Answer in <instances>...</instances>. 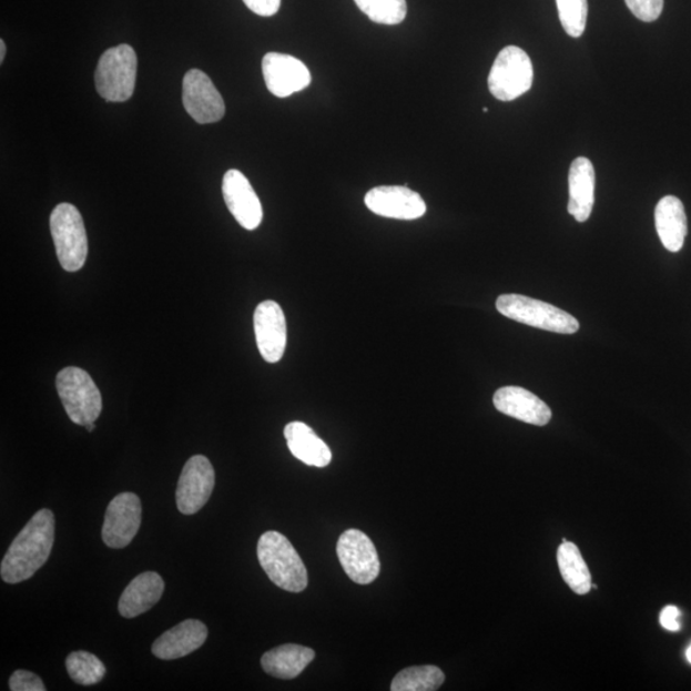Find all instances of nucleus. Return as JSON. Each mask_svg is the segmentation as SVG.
Wrapping results in <instances>:
<instances>
[{
  "label": "nucleus",
  "mask_w": 691,
  "mask_h": 691,
  "mask_svg": "<svg viewBox=\"0 0 691 691\" xmlns=\"http://www.w3.org/2000/svg\"><path fill=\"white\" fill-rule=\"evenodd\" d=\"M54 539V514L47 509L38 511L8 548L0 566L3 581L19 585L33 577L52 553Z\"/></svg>",
  "instance_id": "1"
},
{
  "label": "nucleus",
  "mask_w": 691,
  "mask_h": 691,
  "mask_svg": "<svg viewBox=\"0 0 691 691\" xmlns=\"http://www.w3.org/2000/svg\"><path fill=\"white\" fill-rule=\"evenodd\" d=\"M257 559L273 585L291 593L307 587V571L302 557L278 531H266L257 543Z\"/></svg>",
  "instance_id": "2"
},
{
  "label": "nucleus",
  "mask_w": 691,
  "mask_h": 691,
  "mask_svg": "<svg viewBox=\"0 0 691 691\" xmlns=\"http://www.w3.org/2000/svg\"><path fill=\"white\" fill-rule=\"evenodd\" d=\"M58 395L69 418L78 426L95 423L102 414V395L88 372L69 366L58 373Z\"/></svg>",
  "instance_id": "3"
},
{
  "label": "nucleus",
  "mask_w": 691,
  "mask_h": 691,
  "mask_svg": "<svg viewBox=\"0 0 691 691\" xmlns=\"http://www.w3.org/2000/svg\"><path fill=\"white\" fill-rule=\"evenodd\" d=\"M496 307L506 318L527 324V326L573 335L580 328L577 318L559 307L522 295H501L497 298Z\"/></svg>",
  "instance_id": "4"
},
{
  "label": "nucleus",
  "mask_w": 691,
  "mask_h": 691,
  "mask_svg": "<svg viewBox=\"0 0 691 691\" xmlns=\"http://www.w3.org/2000/svg\"><path fill=\"white\" fill-rule=\"evenodd\" d=\"M138 57L128 44L108 49L100 57L95 72V85L106 102H126L135 91Z\"/></svg>",
  "instance_id": "5"
},
{
  "label": "nucleus",
  "mask_w": 691,
  "mask_h": 691,
  "mask_svg": "<svg viewBox=\"0 0 691 691\" xmlns=\"http://www.w3.org/2000/svg\"><path fill=\"white\" fill-rule=\"evenodd\" d=\"M50 232L62 268L71 273L80 271L87 262L89 245L78 207L69 203L57 205L50 215Z\"/></svg>",
  "instance_id": "6"
},
{
  "label": "nucleus",
  "mask_w": 691,
  "mask_h": 691,
  "mask_svg": "<svg viewBox=\"0 0 691 691\" xmlns=\"http://www.w3.org/2000/svg\"><path fill=\"white\" fill-rule=\"evenodd\" d=\"M535 80V70L526 50L510 45L499 52L490 70V93L502 102H511L528 93Z\"/></svg>",
  "instance_id": "7"
},
{
  "label": "nucleus",
  "mask_w": 691,
  "mask_h": 691,
  "mask_svg": "<svg viewBox=\"0 0 691 691\" xmlns=\"http://www.w3.org/2000/svg\"><path fill=\"white\" fill-rule=\"evenodd\" d=\"M337 556L347 577L356 585L368 586L379 577L377 549L365 532L356 529L343 532L337 543Z\"/></svg>",
  "instance_id": "8"
},
{
  "label": "nucleus",
  "mask_w": 691,
  "mask_h": 691,
  "mask_svg": "<svg viewBox=\"0 0 691 691\" xmlns=\"http://www.w3.org/2000/svg\"><path fill=\"white\" fill-rule=\"evenodd\" d=\"M182 102L186 112L200 124L219 122L226 113L220 91L200 70H190L183 78Z\"/></svg>",
  "instance_id": "9"
},
{
  "label": "nucleus",
  "mask_w": 691,
  "mask_h": 691,
  "mask_svg": "<svg viewBox=\"0 0 691 691\" xmlns=\"http://www.w3.org/2000/svg\"><path fill=\"white\" fill-rule=\"evenodd\" d=\"M215 472L205 456L196 455L183 466L176 501L180 512L194 515L203 509L213 494Z\"/></svg>",
  "instance_id": "10"
},
{
  "label": "nucleus",
  "mask_w": 691,
  "mask_h": 691,
  "mask_svg": "<svg viewBox=\"0 0 691 691\" xmlns=\"http://www.w3.org/2000/svg\"><path fill=\"white\" fill-rule=\"evenodd\" d=\"M141 526V501L135 494H121L108 506L103 524L104 543L114 549L128 547Z\"/></svg>",
  "instance_id": "11"
},
{
  "label": "nucleus",
  "mask_w": 691,
  "mask_h": 691,
  "mask_svg": "<svg viewBox=\"0 0 691 691\" xmlns=\"http://www.w3.org/2000/svg\"><path fill=\"white\" fill-rule=\"evenodd\" d=\"M365 205L374 214L399 221H414L427 213L423 197L406 186L374 187L365 196Z\"/></svg>",
  "instance_id": "12"
},
{
  "label": "nucleus",
  "mask_w": 691,
  "mask_h": 691,
  "mask_svg": "<svg viewBox=\"0 0 691 691\" xmlns=\"http://www.w3.org/2000/svg\"><path fill=\"white\" fill-rule=\"evenodd\" d=\"M262 69L266 88L277 98H287L298 93L312 82L311 71L293 55L265 54Z\"/></svg>",
  "instance_id": "13"
},
{
  "label": "nucleus",
  "mask_w": 691,
  "mask_h": 691,
  "mask_svg": "<svg viewBox=\"0 0 691 691\" xmlns=\"http://www.w3.org/2000/svg\"><path fill=\"white\" fill-rule=\"evenodd\" d=\"M257 348L265 362L278 363L287 345V324L282 307L276 302L257 305L254 314Z\"/></svg>",
  "instance_id": "14"
},
{
  "label": "nucleus",
  "mask_w": 691,
  "mask_h": 691,
  "mask_svg": "<svg viewBox=\"0 0 691 691\" xmlns=\"http://www.w3.org/2000/svg\"><path fill=\"white\" fill-rule=\"evenodd\" d=\"M222 191L228 211L241 227L254 231L263 221V206L244 173L230 170L224 174Z\"/></svg>",
  "instance_id": "15"
},
{
  "label": "nucleus",
  "mask_w": 691,
  "mask_h": 691,
  "mask_svg": "<svg viewBox=\"0 0 691 691\" xmlns=\"http://www.w3.org/2000/svg\"><path fill=\"white\" fill-rule=\"evenodd\" d=\"M494 404L499 413L532 426L543 427L552 419L548 405L526 388H499L494 396Z\"/></svg>",
  "instance_id": "16"
},
{
  "label": "nucleus",
  "mask_w": 691,
  "mask_h": 691,
  "mask_svg": "<svg viewBox=\"0 0 691 691\" xmlns=\"http://www.w3.org/2000/svg\"><path fill=\"white\" fill-rule=\"evenodd\" d=\"M207 629L202 621L186 620L165 631L152 647L156 659L171 661L197 651L205 643Z\"/></svg>",
  "instance_id": "17"
},
{
  "label": "nucleus",
  "mask_w": 691,
  "mask_h": 691,
  "mask_svg": "<svg viewBox=\"0 0 691 691\" xmlns=\"http://www.w3.org/2000/svg\"><path fill=\"white\" fill-rule=\"evenodd\" d=\"M596 172L588 157L579 156L569 172V213L580 223L592 214L595 206Z\"/></svg>",
  "instance_id": "18"
},
{
  "label": "nucleus",
  "mask_w": 691,
  "mask_h": 691,
  "mask_svg": "<svg viewBox=\"0 0 691 691\" xmlns=\"http://www.w3.org/2000/svg\"><path fill=\"white\" fill-rule=\"evenodd\" d=\"M164 581L160 573L144 572L133 579L121 596L119 610L123 618L133 619L145 613L160 602Z\"/></svg>",
  "instance_id": "19"
},
{
  "label": "nucleus",
  "mask_w": 691,
  "mask_h": 691,
  "mask_svg": "<svg viewBox=\"0 0 691 691\" xmlns=\"http://www.w3.org/2000/svg\"><path fill=\"white\" fill-rule=\"evenodd\" d=\"M654 219L662 245L671 253H679L688 235L684 204L677 196H664L656 206Z\"/></svg>",
  "instance_id": "20"
},
{
  "label": "nucleus",
  "mask_w": 691,
  "mask_h": 691,
  "mask_svg": "<svg viewBox=\"0 0 691 691\" xmlns=\"http://www.w3.org/2000/svg\"><path fill=\"white\" fill-rule=\"evenodd\" d=\"M285 437L291 454L297 460L315 468H326L331 464V448L307 424L302 421L287 424Z\"/></svg>",
  "instance_id": "21"
},
{
  "label": "nucleus",
  "mask_w": 691,
  "mask_h": 691,
  "mask_svg": "<svg viewBox=\"0 0 691 691\" xmlns=\"http://www.w3.org/2000/svg\"><path fill=\"white\" fill-rule=\"evenodd\" d=\"M315 659L312 648L285 644L272 649L262 657L263 670L268 675L283 680L295 679Z\"/></svg>",
  "instance_id": "22"
},
{
  "label": "nucleus",
  "mask_w": 691,
  "mask_h": 691,
  "mask_svg": "<svg viewBox=\"0 0 691 691\" xmlns=\"http://www.w3.org/2000/svg\"><path fill=\"white\" fill-rule=\"evenodd\" d=\"M557 562L566 585L572 592L585 596L592 589V577L576 543L565 542L557 551Z\"/></svg>",
  "instance_id": "23"
},
{
  "label": "nucleus",
  "mask_w": 691,
  "mask_h": 691,
  "mask_svg": "<svg viewBox=\"0 0 691 691\" xmlns=\"http://www.w3.org/2000/svg\"><path fill=\"white\" fill-rule=\"evenodd\" d=\"M445 673L437 665H414L398 672L390 685L393 691H435L443 687Z\"/></svg>",
  "instance_id": "24"
},
{
  "label": "nucleus",
  "mask_w": 691,
  "mask_h": 691,
  "mask_svg": "<svg viewBox=\"0 0 691 691\" xmlns=\"http://www.w3.org/2000/svg\"><path fill=\"white\" fill-rule=\"evenodd\" d=\"M67 672L79 685H95L105 677V665L96 656L89 652H72L65 660Z\"/></svg>",
  "instance_id": "25"
},
{
  "label": "nucleus",
  "mask_w": 691,
  "mask_h": 691,
  "mask_svg": "<svg viewBox=\"0 0 691 691\" xmlns=\"http://www.w3.org/2000/svg\"><path fill=\"white\" fill-rule=\"evenodd\" d=\"M369 20L380 24H398L406 19V0H355Z\"/></svg>",
  "instance_id": "26"
},
{
  "label": "nucleus",
  "mask_w": 691,
  "mask_h": 691,
  "mask_svg": "<svg viewBox=\"0 0 691 691\" xmlns=\"http://www.w3.org/2000/svg\"><path fill=\"white\" fill-rule=\"evenodd\" d=\"M560 22L571 38L585 33L588 19V0H556Z\"/></svg>",
  "instance_id": "27"
},
{
  "label": "nucleus",
  "mask_w": 691,
  "mask_h": 691,
  "mask_svg": "<svg viewBox=\"0 0 691 691\" xmlns=\"http://www.w3.org/2000/svg\"><path fill=\"white\" fill-rule=\"evenodd\" d=\"M632 14L640 21L653 22L660 19L663 0H626Z\"/></svg>",
  "instance_id": "28"
},
{
  "label": "nucleus",
  "mask_w": 691,
  "mask_h": 691,
  "mask_svg": "<svg viewBox=\"0 0 691 691\" xmlns=\"http://www.w3.org/2000/svg\"><path fill=\"white\" fill-rule=\"evenodd\" d=\"M10 689L12 691H45L47 688L44 682L35 675L27 670H19L13 672V675L10 679Z\"/></svg>",
  "instance_id": "29"
},
{
  "label": "nucleus",
  "mask_w": 691,
  "mask_h": 691,
  "mask_svg": "<svg viewBox=\"0 0 691 691\" xmlns=\"http://www.w3.org/2000/svg\"><path fill=\"white\" fill-rule=\"evenodd\" d=\"M250 11L263 17H271L280 11L281 0H244Z\"/></svg>",
  "instance_id": "30"
},
{
  "label": "nucleus",
  "mask_w": 691,
  "mask_h": 691,
  "mask_svg": "<svg viewBox=\"0 0 691 691\" xmlns=\"http://www.w3.org/2000/svg\"><path fill=\"white\" fill-rule=\"evenodd\" d=\"M661 626L669 631L680 630V611L675 606H668L660 616Z\"/></svg>",
  "instance_id": "31"
},
{
  "label": "nucleus",
  "mask_w": 691,
  "mask_h": 691,
  "mask_svg": "<svg viewBox=\"0 0 691 691\" xmlns=\"http://www.w3.org/2000/svg\"><path fill=\"white\" fill-rule=\"evenodd\" d=\"M6 52H7L6 43H4L3 40H0V62H2V63H3L4 58H6Z\"/></svg>",
  "instance_id": "32"
},
{
  "label": "nucleus",
  "mask_w": 691,
  "mask_h": 691,
  "mask_svg": "<svg viewBox=\"0 0 691 691\" xmlns=\"http://www.w3.org/2000/svg\"><path fill=\"white\" fill-rule=\"evenodd\" d=\"M87 429L90 433L93 431L95 429V423L88 424Z\"/></svg>",
  "instance_id": "33"
},
{
  "label": "nucleus",
  "mask_w": 691,
  "mask_h": 691,
  "mask_svg": "<svg viewBox=\"0 0 691 691\" xmlns=\"http://www.w3.org/2000/svg\"><path fill=\"white\" fill-rule=\"evenodd\" d=\"M687 659H688V662L691 664V644H690V647L688 648V651H687Z\"/></svg>",
  "instance_id": "34"
},
{
  "label": "nucleus",
  "mask_w": 691,
  "mask_h": 691,
  "mask_svg": "<svg viewBox=\"0 0 691 691\" xmlns=\"http://www.w3.org/2000/svg\"><path fill=\"white\" fill-rule=\"evenodd\" d=\"M592 588H593V589H598V587H597L596 585H595V586L592 585Z\"/></svg>",
  "instance_id": "35"
}]
</instances>
